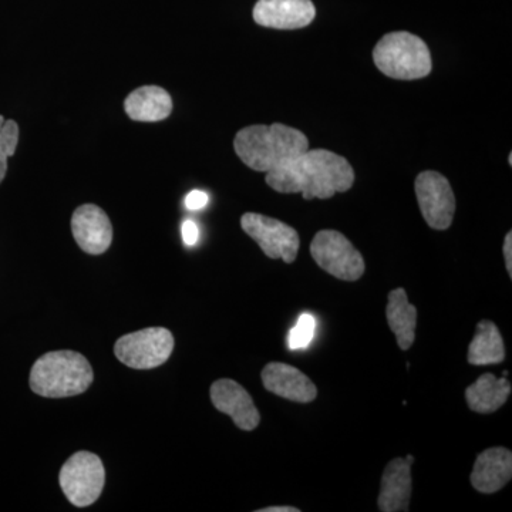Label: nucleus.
I'll use <instances>...</instances> for the list:
<instances>
[{
	"instance_id": "f257e3e1",
	"label": "nucleus",
	"mask_w": 512,
	"mask_h": 512,
	"mask_svg": "<svg viewBox=\"0 0 512 512\" xmlns=\"http://www.w3.org/2000/svg\"><path fill=\"white\" fill-rule=\"evenodd\" d=\"M266 184L281 194L305 200H329L355 184V170L345 157L329 150H308L266 173Z\"/></svg>"
},
{
	"instance_id": "f03ea898",
	"label": "nucleus",
	"mask_w": 512,
	"mask_h": 512,
	"mask_svg": "<svg viewBox=\"0 0 512 512\" xmlns=\"http://www.w3.org/2000/svg\"><path fill=\"white\" fill-rule=\"evenodd\" d=\"M234 148L242 163L259 171L269 173L285 161L309 150V140L302 131L285 126H249L235 136Z\"/></svg>"
},
{
	"instance_id": "7ed1b4c3",
	"label": "nucleus",
	"mask_w": 512,
	"mask_h": 512,
	"mask_svg": "<svg viewBox=\"0 0 512 512\" xmlns=\"http://www.w3.org/2000/svg\"><path fill=\"white\" fill-rule=\"evenodd\" d=\"M93 379L86 357L73 350H57L36 360L30 372V389L47 399H63L86 392Z\"/></svg>"
},
{
	"instance_id": "20e7f679",
	"label": "nucleus",
	"mask_w": 512,
	"mask_h": 512,
	"mask_svg": "<svg viewBox=\"0 0 512 512\" xmlns=\"http://www.w3.org/2000/svg\"><path fill=\"white\" fill-rule=\"evenodd\" d=\"M373 60L384 76L396 80H417L431 73L429 47L409 32L387 33L373 50Z\"/></svg>"
},
{
	"instance_id": "39448f33",
	"label": "nucleus",
	"mask_w": 512,
	"mask_h": 512,
	"mask_svg": "<svg viewBox=\"0 0 512 512\" xmlns=\"http://www.w3.org/2000/svg\"><path fill=\"white\" fill-rule=\"evenodd\" d=\"M311 255L323 271L340 281H359L365 274V259L342 232L319 231L312 239Z\"/></svg>"
},
{
	"instance_id": "423d86ee",
	"label": "nucleus",
	"mask_w": 512,
	"mask_h": 512,
	"mask_svg": "<svg viewBox=\"0 0 512 512\" xmlns=\"http://www.w3.org/2000/svg\"><path fill=\"white\" fill-rule=\"evenodd\" d=\"M59 483L74 507H89L96 503L106 483V471L100 457L89 451L74 454L60 470Z\"/></svg>"
},
{
	"instance_id": "0eeeda50",
	"label": "nucleus",
	"mask_w": 512,
	"mask_h": 512,
	"mask_svg": "<svg viewBox=\"0 0 512 512\" xmlns=\"http://www.w3.org/2000/svg\"><path fill=\"white\" fill-rule=\"evenodd\" d=\"M174 350V336L165 328H148L121 336L114 353L123 365L147 370L164 365Z\"/></svg>"
},
{
	"instance_id": "6e6552de",
	"label": "nucleus",
	"mask_w": 512,
	"mask_h": 512,
	"mask_svg": "<svg viewBox=\"0 0 512 512\" xmlns=\"http://www.w3.org/2000/svg\"><path fill=\"white\" fill-rule=\"evenodd\" d=\"M241 227L268 258L282 259L285 264L295 262L301 239L291 225L256 212H247L242 215Z\"/></svg>"
},
{
	"instance_id": "1a4fd4ad",
	"label": "nucleus",
	"mask_w": 512,
	"mask_h": 512,
	"mask_svg": "<svg viewBox=\"0 0 512 512\" xmlns=\"http://www.w3.org/2000/svg\"><path fill=\"white\" fill-rule=\"evenodd\" d=\"M414 191L427 225L437 231L450 228L456 214V197L447 178L437 171H423L414 181Z\"/></svg>"
},
{
	"instance_id": "9d476101",
	"label": "nucleus",
	"mask_w": 512,
	"mask_h": 512,
	"mask_svg": "<svg viewBox=\"0 0 512 512\" xmlns=\"http://www.w3.org/2000/svg\"><path fill=\"white\" fill-rule=\"evenodd\" d=\"M210 396L215 409L231 417L238 429L252 431L261 423L254 400L235 380L220 379L212 383Z\"/></svg>"
},
{
	"instance_id": "9b49d317",
	"label": "nucleus",
	"mask_w": 512,
	"mask_h": 512,
	"mask_svg": "<svg viewBox=\"0 0 512 512\" xmlns=\"http://www.w3.org/2000/svg\"><path fill=\"white\" fill-rule=\"evenodd\" d=\"M315 16L312 0H258L254 8L255 22L269 29L306 28Z\"/></svg>"
},
{
	"instance_id": "f8f14e48",
	"label": "nucleus",
	"mask_w": 512,
	"mask_h": 512,
	"mask_svg": "<svg viewBox=\"0 0 512 512\" xmlns=\"http://www.w3.org/2000/svg\"><path fill=\"white\" fill-rule=\"evenodd\" d=\"M72 232L77 245L90 255L104 254L113 241V227L109 217L93 204L82 205L74 211Z\"/></svg>"
},
{
	"instance_id": "ddd939ff",
	"label": "nucleus",
	"mask_w": 512,
	"mask_h": 512,
	"mask_svg": "<svg viewBox=\"0 0 512 512\" xmlns=\"http://www.w3.org/2000/svg\"><path fill=\"white\" fill-rule=\"evenodd\" d=\"M261 377L265 389L282 399L306 404L318 397L315 383L301 370L286 363H269L262 370Z\"/></svg>"
},
{
	"instance_id": "4468645a",
	"label": "nucleus",
	"mask_w": 512,
	"mask_h": 512,
	"mask_svg": "<svg viewBox=\"0 0 512 512\" xmlns=\"http://www.w3.org/2000/svg\"><path fill=\"white\" fill-rule=\"evenodd\" d=\"M412 488V464L406 458H394L384 468L377 507L382 512L409 511Z\"/></svg>"
},
{
	"instance_id": "2eb2a0df",
	"label": "nucleus",
	"mask_w": 512,
	"mask_h": 512,
	"mask_svg": "<svg viewBox=\"0 0 512 512\" xmlns=\"http://www.w3.org/2000/svg\"><path fill=\"white\" fill-rule=\"evenodd\" d=\"M512 478V453L505 447L487 448L478 454L470 481L478 493L494 494Z\"/></svg>"
},
{
	"instance_id": "dca6fc26",
	"label": "nucleus",
	"mask_w": 512,
	"mask_h": 512,
	"mask_svg": "<svg viewBox=\"0 0 512 512\" xmlns=\"http://www.w3.org/2000/svg\"><path fill=\"white\" fill-rule=\"evenodd\" d=\"M124 110L131 120L141 123H157L170 116L173 99L163 87L143 86L128 94Z\"/></svg>"
},
{
	"instance_id": "f3484780",
	"label": "nucleus",
	"mask_w": 512,
	"mask_h": 512,
	"mask_svg": "<svg viewBox=\"0 0 512 512\" xmlns=\"http://www.w3.org/2000/svg\"><path fill=\"white\" fill-rule=\"evenodd\" d=\"M386 318L390 330L396 336L399 348L403 352L412 348L416 340L417 308L409 302L407 292L403 288L394 289L389 293Z\"/></svg>"
},
{
	"instance_id": "a211bd4d",
	"label": "nucleus",
	"mask_w": 512,
	"mask_h": 512,
	"mask_svg": "<svg viewBox=\"0 0 512 512\" xmlns=\"http://www.w3.org/2000/svg\"><path fill=\"white\" fill-rule=\"evenodd\" d=\"M511 390V383L505 377L498 379L493 373H484L483 376L478 377L476 383L467 387L468 407L480 414L497 412L507 403Z\"/></svg>"
},
{
	"instance_id": "6ab92c4d",
	"label": "nucleus",
	"mask_w": 512,
	"mask_h": 512,
	"mask_svg": "<svg viewBox=\"0 0 512 512\" xmlns=\"http://www.w3.org/2000/svg\"><path fill=\"white\" fill-rule=\"evenodd\" d=\"M505 359V345L500 329L491 320H481L468 348V363L473 366L498 365Z\"/></svg>"
},
{
	"instance_id": "aec40b11",
	"label": "nucleus",
	"mask_w": 512,
	"mask_h": 512,
	"mask_svg": "<svg viewBox=\"0 0 512 512\" xmlns=\"http://www.w3.org/2000/svg\"><path fill=\"white\" fill-rule=\"evenodd\" d=\"M19 143V126L15 120L0 116V184L8 173V160L15 156Z\"/></svg>"
},
{
	"instance_id": "412c9836",
	"label": "nucleus",
	"mask_w": 512,
	"mask_h": 512,
	"mask_svg": "<svg viewBox=\"0 0 512 512\" xmlns=\"http://www.w3.org/2000/svg\"><path fill=\"white\" fill-rule=\"evenodd\" d=\"M316 330V319L309 313H303L295 328L289 332V349H306L313 340Z\"/></svg>"
},
{
	"instance_id": "4be33fe9",
	"label": "nucleus",
	"mask_w": 512,
	"mask_h": 512,
	"mask_svg": "<svg viewBox=\"0 0 512 512\" xmlns=\"http://www.w3.org/2000/svg\"><path fill=\"white\" fill-rule=\"evenodd\" d=\"M208 202H210V197H208L207 192L194 190L185 198V207L190 211H200L207 207Z\"/></svg>"
},
{
	"instance_id": "5701e85b",
	"label": "nucleus",
	"mask_w": 512,
	"mask_h": 512,
	"mask_svg": "<svg viewBox=\"0 0 512 512\" xmlns=\"http://www.w3.org/2000/svg\"><path fill=\"white\" fill-rule=\"evenodd\" d=\"M183 241L187 247H194L200 239V229L194 221L187 220L183 224Z\"/></svg>"
},
{
	"instance_id": "b1692460",
	"label": "nucleus",
	"mask_w": 512,
	"mask_h": 512,
	"mask_svg": "<svg viewBox=\"0 0 512 512\" xmlns=\"http://www.w3.org/2000/svg\"><path fill=\"white\" fill-rule=\"evenodd\" d=\"M504 258L505 268H507L508 275L512 276V234L508 232L504 241Z\"/></svg>"
},
{
	"instance_id": "393cba45",
	"label": "nucleus",
	"mask_w": 512,
	"mask_h": 512,
	"mask_svg": "<svg viewBox=\"0 0 512 512\" xmlns=\"http://www.w3.org/2000/svg\"><path fill=\"white\" fill-rule=\"evenodd\" d=\"M298 508L293 507H268L264 508V510H258V512H299Z\"/></svg>"
},
{
	"instance_id": "a878e982",
	"label": "nucleus",
	"mask_w": 512,
	"mask_h": 512,
	"mask_svg": "<svg viewBox=\"0 0 512 512\" xmlns=\"http://www.w3.org/2000/svg\"><path fill=\"white\" fill-rule=\"evenodd\" d=\"M406 460L409 461V463L412 464V466L414 464V461H416V460H414V457L412 456V454H409V456L406 457Z\"/></svg>"
}]
</instances>
